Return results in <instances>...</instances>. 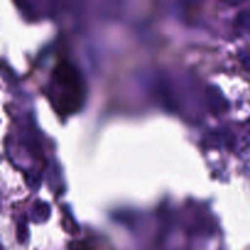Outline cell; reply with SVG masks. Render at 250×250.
Returning a JSON list of instances; mask_svg holds the SVG:
<instances>
[{"label":"cell","instance_id":"9","mask_svg":"<svg viewBox=\"0 0 250 250\" xmlns=\"http://www.w3.org/2000/svg\"><path fill=\"white\" fill-rule=\"evenodd\" d=\"M247 128H248V131H249V133H250V120H248V121H247Z\"/></svg>","mask_w":250,"mask_h":250},{"label":"cell","instance_id":"1","mask_svg":"<svg viewBox=\"0 0 250 250\" xmlns=\"http://www.w3.org/2000/svg\"><path fill=\"white\" fill-rule=\"evenodd\" d=\"M54 80L61 89L59 94L61 106L66 109V111L77 109L80 106V100L83 98V89L80 73L75 66L65 61L60 62L54 72Z\"/></svg>","mask_w":250,"mask_h":250},{"label":"cell","instance_id":"2","mask_svg":"<svg viewBox=\"0 0 250 250\" xmlns=\"http://www.w3.org/2000/svg\"><path fill=\"white\" fill-rule=\"evenodd\" d=\"M207 100L209 110L214 115H220L225 112L229 107V103H227L226 98L224 97L221 90L215 85L210 84L207 88Z\"/></svg>","mask_w":250,"mask_h":250},{"label":"cell","instance_id":"8","mask_svg":"<svg viewBox=\"0 0 250 250\" xmlns=\"http://www.w3.org/2000/svg\"><path fill=\"white\" fill-rule=\"evenodd\" d=\"M239 60L246 70L250 71V51H242L239 53Z\"/></svg>","mask_w":250,"mask_h":250},{"label":"cell","instance_id":"5","mask_svg":"<svg viewBox=\"0 0 250 250\" xmlns=\"http://www.w3.org/2000/svg\"><path fill=\"white\" fill-rule=\"evenodd\" d=\"M229 141H231V136H229V133L224 131L214 132L209 137V144L212 146H216V148L217 146H226V144H229Z\"/></svg>","mask_w":250,"mask_h":250},{"label":"cell","instance_id":"3","mask_svg":"<svg viewBox=\"0 0 250 250\" xmlns=\"http://www.w3.org/2000/svg\"><path fill=\"white\" fill-rule=\"evenodd\" d=\"M49 215H50V207H49L48 203L37 200L32 207L31 219L34 222H44L48 220Z\"/></svg>","mask_w":250,"mask_h":250},{"label":"cell","instance_id":"6","mask_svg":"<svg viewBox=\"0 0 250 250\" xmlns=\"http://www.w3.org/2000/svg\"><path fill=\"white\" fill-rule=\"evenodd\" d=\"M238 153L242 159L250 161V137H243V138L239 141Z\"/></svg>","mask_w":250,"mask_h":250},{"label":"cell","instance_id":"7","mask_svg":"<svg viewBox=\"0 0 250 250\" xmlns=\"http://www.w3.org/2000/svg\"><path fill=\"white\" fill-rule=\"evenodd\" d=\"M27 234H28V231H27L26 224L22 221L21 224H19V226H17V241H19V243H26L27 238H28Z\"/></svg>","mask_w":250,"mask_h":250},{"label":"cell","instance_id":"4","mask_svg":"<svg viewBox=\"0 0 250 250\" xmlns=\"http://www.w3.org/2000/svg\"><path fill=\"white\" fill-rule=\"evenodd\" d=\"M234 26L242 32H250V9H243L237 12Z\"/></svg>","mask_w":250,"mask_h":250}]
</instances>
